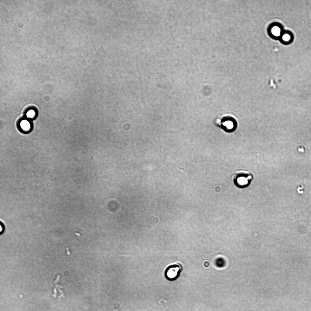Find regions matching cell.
<instances>
[{"instance_id": "6da1fadb", "label": "cell", "mask_w": 311, "mask_h": 311, "mask_svg": "<svg viewBox=\"0 0 311 311\" xmlns=\"http://www.w3.org/2000/svg\"><path fill=\"white\" fill-rule=\"evenodd\" d=\"M213 122L216 126L228 133L234 131L238 126L236 118L234 115L228 114L217 115L214 118Z\"/></svg>"}, {"instance_id": "7a4b0ae2", "label": "cell", "mask_w": 311, "mask_h": 311, "mask_svg": "<svg viewBox=\"0 0 311 311\" xmlns=\"http://www.w3.org/2000/svg\"><path fill=\"white\" fill-rule=\"evenodd\" d=\"M253 179V174L250 171L241 169L236 171L233 176L234 185L239 188H245L248 186Z\"/></svg>"}, {"instance_id": "3957f363", "label": "cell", "mask_w": 311, "mask_h": 311, "mask_svg": "<svg viewBox=\"0 0 311 311\" xmlns=\"http://www.w3.org/2000/svg\"><path fill=\"white\" fill-rule=\"evenodd\" d=\"M181 264L178 262H175L169 265L164 271L166 279L170 281L176 279L179 276L182 270Z\"/></svg>"}, {"instance_id": "277c9868", "label": "cell", "mask_w": 311, "mask_h": 311, "mask_svg": "<svg viewBox=\"0 0 311 311\" xmlns=\"http://www.w3.org/2000/svg\"><path fill=\"white\" fill-rule=\"evenodd\" d=\"M20 128L24 131H29L31 128V123L29 119L27 118L22 119L19 123Z\"/></svg>"}, {"instance_id": "5b68a950", "label": "cell", "mask_w": 311, "mask_h": 311, "mask_svg": "<svg viewBox=\"0 0 311 311\" xmlns=\"http://www.w3.org/2000/svg\"><path fill=\"white\" fill-rule=\"evenodd\" d=\"M25 115L28 119H33L36 115V111L34 109L30 108L26 111Z\"/></svg>"}, {"instance_id": "8992f818", "label": "cell", "mask_w": 311, "mask_h": 311, "mask_svg": "<svg viewBox=\"0 0 311 311\" xmlns=\"http://www.w3.org/2000/svg\"><path fill=\"white\" fill-rule=\"evenodd\" d=\"M225 263V261L224 259L221 257L217 258L215 261V265L219 268H222L224 267Z\"/></svg>"}, {"instance_id": "52a82bcc", "label": "cell", "mask_w": 311, "mask_h": 311, "mask_svg": "<svg viewBox=\"0 0 311 311\" xmlns=\"http://www.w3.org/2000/svg\"><path fill=\"white\" fill-rule=\"evenodd\" d=\"M272 33L275 36H279L281 33V29L278 26H274L273 27L271 30Z\"/></svg>"}, {"instance_id": "ba28073f", "label": "cell", "mask_w": 311, "mask_h": 311, "mask_svg": "<svg viewBox=\"0 0 311 311\" xmlns=\"http://www.w3.org/2000/svg\"><path fill=\"white\" fill-rule=\"evenodd\" d=\"M291 38L290 36L288 33L284 34L282 36V39L285 41L289 40Z\"/></svg>"}]
</instances>
